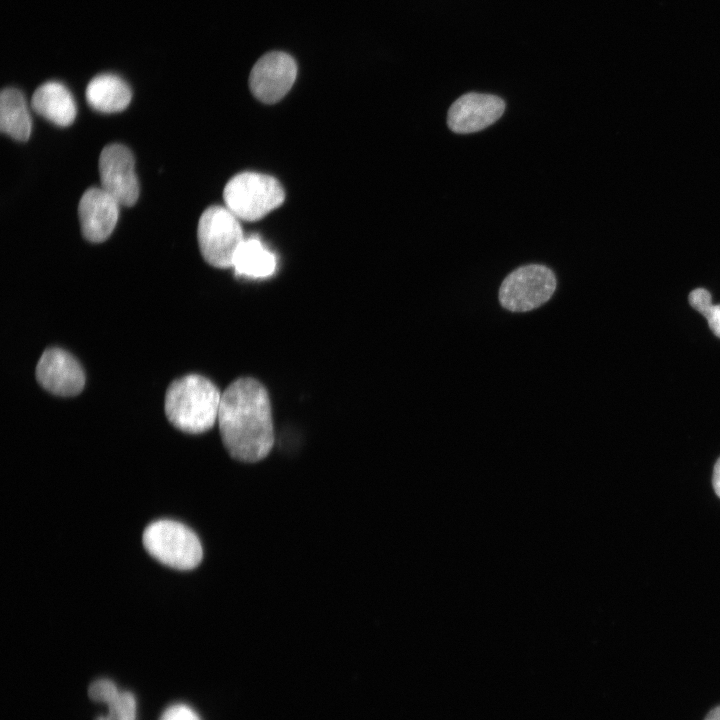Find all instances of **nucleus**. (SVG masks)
Masks as SVG:
<instances>
[{
	"label": "nucleus",
	"mask_w": 720,
	"mask_h": 720,
	"mask_svg": "<svg viewBox=\"0 0 720 720\" xmlns=\"http://www.w3.org/2000/svg\"><path fill=\"white\" fill-rule=\"evenodd\" d=\"M556 288L552 270L541 264H529L512 271L499 289V302L512 312L533 310L547 302Z\"/></svg>",
	"instance_id": "6"
},
{
	"label": "nucleus",
	"mask_w": 720,
	"mask_h": 720,
	"mask_svg": "<svg viewBox=\"0 0 720 720\" xmlns=\"http://www.w3.org/2000/svg\"><path fill=\"white\" fill-rule=\"evenodd\" d=\"M31 104L37 114L62 127L72 124L77 113L72 94L56 81L40 85L33 94Z\"/></svg>",
	"instance_id": "12"
},
{
	"label": "nucleus",
	"mask_w": 720,
	"mask_h": 720,
	"mask_svg": "<svg viewBox=\"0 0 720 720\" xmlns=\"http://www.w3.org/2000/svg\"><path fill=\"white\" fill-rule=\"evenodd\" d=\"M85 95L93 109L103 113H115L129 105L132 92L128 84L117 75L100 74L89 82Z\"/></svg>",
	"instance_id": "13"
},
{
	"label": "nucleus",
	"mask_w": 720,
	"mask_h": 720,
	"mask_svg": "<svg viewBox=\"0 0 720 720\" xmlns=\"http://www.w3.org/2000/svg\"><path fill=\"white\" fill-rule=\"evenodd\" d=\"M688 300L690 305L707 319L711 331L720 338V304L714 305L711 294L704 288L692 290Z\"/></svg>",
	"instance_id": "16"
},
{
	"label": "nucleus",
	"mask_w": 720,
	"mask_h": 720,
	"mask_svg": "<svg viewBox=\"0 0 720 720\" xmlns=\"http://www.w3.org/2000/svg\"><path fill=\"white\" fill-rule=\"evenodd\" d=\"M221 439L229 455L242 462L265 458L274 444L270 398L252 377L232 382L222 393L218 413Z\"/></svg>",
	"instance_id": "1"
},
{
	"label": "nucleus",
	"mask_w": 720,
	"mask_h": 720,
	"mask_svg": "<svg viewBox=\"0 0 720 720\" xmlns=\"http://www.w3.org/2000/svg\"><path fill=\"white\" fill-rule=\"evenodd\" d=\"M101 188L120 205L133 206L139 196V183L131 151L124 145L105 146L99 157Z\"/></svg>",
	"instance_id": "7"
},
{
	"label": "nucleus",
	"mask_w": 720,
	"mask_h": 720,
	"mask_svg": "<svg viewBox=\"0 0 720 720\" xmlns=\"http://www.w3.org/2000/svg\"><path fill=\"white\" fill-rule=\"evenodd\" d=\"M712 483L715 493L720 498V457L714 465Z\"/></svg>",
	"instance_id": "20"
},
{
	"label": "nucleus",
	"mask_w": 720,
	"mask_h": 720,
	"mask_svg": "<svg viewBox=\"0 0 720 720\" xmlns=\"http://www.w3.org/2000/svg\"><path fill=\"white\" fill-rule=\"evenodd\" d=\"M504 110L505 102L496 95L466 93L450 106L447 125L458 134L478 132L495 123Z\"/></svg>",
	"instance_id": "10"
},
{
	"label": "nucleus",
	"mask_w": 720,
	"mask_h": 720,
	"mask_svg": "<svg viewBox=\"0 0 720 720\" xmlns=\"http://www.w3.org/2000/svg\"><path fill=\"white\" fill-rule=\"evenodd\" d=\"M232 267L239 276L265 278L274 273L276 259L258 238L252 237L244 239L234 256Z\"/></svg>",
	"instance_id": "15"
},
{
	"label": "nucleus",
	"mask_w": 720,
	"mask_h": 720,
	"mask_svg": "<svg viewBox=\"0 0 720 720\" xmlns=\"http://www.w3.org/2000/svg\"><path fill=\"white\" fill-rule=\"evenodd\" d=\"M0 129L18 141H26L31 134V117L21 91L5 88L0 95Z\"/></svg>",
	"instance_id": "14"
},
{
	"label": "nucleus",
	"mask_w": 720,
	"mask_h": 720,
	"mask_svg": "<svg viewBox=\"0 0 720 720\" xmlns=\"http://www.w3.org/2000/svg\"><path fill=\"white\" fill-rule=\"evenodd\" d=\"M159 720H200L197 713L185 704L169 706Z\"/></svg>",
	"instance_id": "19"
},
{
	"label": "nucleus",
	"mask_w": 720,
	"mask_h": 720,
	"mask_svg": "<svg viewBox=\"0 0 720 720\" xmlns=\"http://www.w3.org/2000/svg\"><path fill=\"white\" fill-rule=\"evenodd\" d=\"M143 545L160 563L178 570L199 565L203 550L197 535L184 524L173 520H157L143 533Z\"/></svg>",
	"instance_id": "4"
},
{
	"label": "nucleus",
	"mask_w": 720,
	"mask_h": 720,
	"mask_svg": "<svg viewBox=\"0 0 720 720\" xmlns=\"http://www.w3.org/2000/svg\"><path fill=\"white\" fill-rule=\"evenodd\" d=\"M223 198L238 219L257 221L284 202L285 192L272 176L243 172L228 181Z\"/></svg>",
	"instance_id": "3"
},
{
	"label": "nucleus",
	"mask_w": 720,
	"mask_h": 720,
	"mask_svg": "<svg viewBox=\"0 0 720 720\" xmlns=\"http://www.w3.org/2000/svg\"><path fill=\"white\" fill-rule=\"evenodd\" d=\"M200 252L216 268L233 266L234 256L244 241L239 219L226 207H208L200 216L197 228Z\"/></svg>",
	"instance_id": "5"
},
{
	"label": "nucleus",
	"mask_w": 720,
	"mask_h": 720,
	"mask_svg": "<svg viewBox=\"0 0 720 720\" xmlns=\"http://www.w3.org/2000/svg\"><path fill=\"white\" fill-rule=\"evenodd\" d=\"M119 690L109 679H98L92 682L88 688V696L96 702L108 703L118 694Z\"/></svg>",
	"instance_id": "18"
},
{
	"label": "nucleus",
	"mask_w": 720,
	"mask_h": 720,
	"mask_svg": "<svg viewBox=\"0 0 720 720\" xmlns=\"http://www.w3.org/2000/svg\"><path fill=\"white\" fill-rule=\"evenodd\" d=\"M705 720H720V706L710 711Z\"/></svg>",
	"instance_id": "21"
},
{
	"label": "nucleus",
	"mask_w": 720,
	"mask_h": 720,
	"mask_svg": "<svg viewBox=\"0 0 720 720\" xmlns=\"http://www.w3.org/2000/svg\"><path fill=\"white\" fill-rule=\"evenodd\" d=\"M36 380L46 391L58 396L79 394L85 385V374L79 362L61 348H48L35 370Z\"/></svg>",
	"instance_id": "9"
},
{
	"label": "nucleus",
	"mask_w": 720,
	"mask_h": 720,
	"mask_svg": "<svg viewBox=\"0 0 720 720\" xmlns=\"http://www.w3.org/2000/svg\"><path fill=\"white\" fill-rule=\"evenodd\" d=\"M108 713L96 720H136V700L132 693L119 691L108 703Z\"/></svg>",
	"instance_id": "17"
},
{
	"label": "nucleus",
	"mask_w": 720,
	"mask_h": 720,
	"mask_svg": "<svg viewBox=\"0 0 720 720\" xmlns=\"http://www.w3.org/2000/svg\"><path fill=\"white\" fill-rule=\"evenodd\" d=\"M221 396L219 389L206 377L185 375L172 381L166 391V417L183 432L203 433L218 419Z\"/></svg>",
	"instance_id": "2"
},
{
	"label": "nucleus",
	"mask_w": 720,
	"mask_h": 720,
	"mask_svg": "<svg viewBox=\"0 0 720 720\" xmlns=\"http://www.w3.org/2000/svg\"><path fill=\"white\" fill-rule=\"evenodd\" d=\"M119 203L102 188L87 189L78 206L82 234L94 243L105 241L113 232L119 216Z\"/></svg>",
	"instance_id": "11"
},
{
	"label": "nucleus",
	"mask_w": 720,
	"mask_h": 720,
	"mask_svg": "<svg viewBox=\"0 0 720 720\" xmlns=\"http://www.w3.org/2000/svg\"><path fill=\"white\" fill-rule=\"evenodd\" d=\"M296 76L297 64L294 58L282 51H272L261 56L254 64L249 85L259 101L272 104L288 93Z\"/></svg>",
	"instance_id": "8"
}]
</instances>
